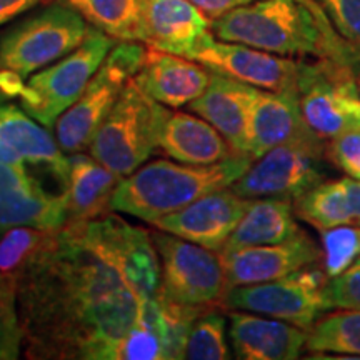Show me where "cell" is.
<instances>
[{"label": "cell", "instance_id": "obj_7", "mask_svg": "<svg viewBox=\"0 0 360 360\" xmlns=\"http://www.w3.org/2000/svg\"><path fill=\"white\" fill-rule=\"evenodd\" d=\"M114 45V37L92 27L87 39L75 51L30 75L13 98L37 122L49 129L56 127L58 117L82 96Z\"/></svg>", "mask_w": 360, "mask_h": 360}, {"label": "cell", "instance_id": "obj_12", "mask_svg": "<svg viewBox=\"0 0 360 360\" xmlns=\"http://www.w3.org/2000/svg\"><path fill=\"white\" fill-rule=\"evenodd\" d=\"M160 260V290L175 302L210 307L222 302L227 281L219 252L172 233L152 232Z\"/></svg>", "mask_w": 360, "mask_h": 360}, {"label": "cell", "instance_id": "obj_32", "mask_svg": "<svg viewBox=\"0 0 360 360\" xmlns=\"http://www.w3.org/2000/svg\"><path fill=\"white\" fill-rule=\"evenodd\" d=\"M24 344L17 282L0 276V360H15L20 357Z\"/></svg>", "mask_w": 360, "mask_h": 360}, {"label": "cell", "instance_id": "obj_9", "mask_svg": "<svg viewBox=\"0 0 360 360\" xmlns=\"http://www.w3.org/2000/svg\"><path fill=\"white\" fill-rule=\"evenodd\" d=\"M64 227L90 254L114 269L139 295L150 299L159 294L160 260L152 232L109 214Z\"/></svg>", "mask_w": 360, "mask_h": 360}, {"label": "cell", "instance_id": "obj_4", "mask_svg": "<svg viewBox=\"0 0 360 360\" xmlns=\"http://www.w3.org/2000/svg\"><path fill=\"white\" fill-rule=\"evenodd\" d=\"M92 27L65 4H53L22 22L0 42V92L13 98L35 72L69 56Z\"/></svg>", "mask_w": 360, "mask_h": 360}, {"label": "cell", "instance_id": "obj_21", "mask_svg": "<svg viewBox=\"0 0 360 360\" xmlns=\"http://www.w3.org/2000/svg\"><path fill=\"white\" fill-rule=\"evenodd\" d=\"M255 92L254 85L212 72L205 92L187 107L217 129L237 155H245L247 124Z\"/></svg>", "mask_w": 360, "mask_h": 360}, {"label": "cell", "instance_id": "obj_29", "mask_svg": "<svg viewBox=\"0 0 360 360\" xmlns=\"http://www.w3.org/2000/svg\"><path fill=\"white\" fill-rule=\"evenodd\" d=\"M57 231L34 227H13L0 238V276L15 281L37 254L51 242Z\"/></svg>", "mask_w": 360, "mask_h": 360}, {"label": "cell", "instance_id": "obj_31", "mask_svg": "<svg viewBox=\"0 0 360 360\" xmlns=\"http://www.w3.org/2000/svg\"><path fill=\"white\" fill-rule=\"evenodd\" d=\"M321 233L323 270L334 278L360 257V225H339Z\"/></svg>", "mask_w": 360, "mask_h": 360}, {"label": "cell", "instance_id": "obj_37", "mask_svg": "<svg viewBox=\"0 0 360 360\" xmlns=\"http://www.w3.org/2000/svg\"><path fill=\"white\" fill-rule=\"evenodd\" d=\"M40 2L44 0H0V25L13 20Z\"/></svg>", "mask_w": 360, "mask_h": 360}, {"label": "cell", "instance_id": "obj_18", "mask_svg": "<svg viewBox=\"0 0 360 360\" xmlns=\"http://www.w3.org/2000/svg\"><path fill=\"white\" fill-rule=\"evenodd\" d=\"M210 75L212 72L192 58L148 47L134 82L162 105L180 109L205 92Z\"/></svg>", "mask_w": 360, "mask_h": 360}, {"label": "cell", "instance_id": "obj_16", "mask_svg": "<svg viewBox=\"0 0 360 360\" xmlns=\"http://www.w3.org/2000/svg\"><path fill=\"white\" fill-rule=\"evenodd\" d=\"M0 162L40 167L67 188L69 155L45 125L13 103H0Z\"/></svg>", "mask_w": 360, "mask_h": 360}, {"label": "cell", "instance_id": "obj_24", "mask_svg": "<svg viewBox=\"0 0 360 360\" xmlns=\"http://www.w3.org/2000/svg\"><path fill=\"white\" fill-rule=\"evenodd\" d=\"M120 177L82 152L69 155V217L67 224L87 222L109 212Z\"/></svg>", "mask_w": 360, "mask_h": 360}, {"label": "cell", "instance_id": "obj_15", "mask_svg": "<svg viewBox=\"0 0 360 360\" xmlns=\"http://www.w3.org/2000/svg\"><path fill=\"white\" fill-rule=\"evenodd\" d=\"M250 204L252 199L238 195L229 187L207 193L177 212L164 215L152 225L157 231L220 252Z\"/></svg>", "mask_w": 360, "mask_h": 360}, {"label": "cell", "instance_id": "obj_1", "mask_svg": "<svg viewBox=\"0 0 360 360\" xmlns=\"http://www.w3.org/2000/svg\"><path fill=\"white\" fill-rule=\"evenodd\" d=\"M150 299L139 295L65 227L17 278L24 339L34 359L115 360Z\"/></svg>", "mask_w": 360, "mask_h": 360}, {"label": "cell", "instance_id": "obj_33", "mask_svg": "<svg viewBox=\"0 0 360 360\" xmlns=\"http://www.w3.org/2000/svg\"><path fill=\"white\" fill-rule=\"evenodd\" d=\"M335 32L360 56V0H315Z\"/></svg>", "mask_w": 360, "mask_h": 360}, {"label": "cell", "instance_id": "obj_6", "mask_svg": "<svg viewBox=\"0 0 360 360\" xmlns=\"http://www.w3.org/2000/svg\"><path fill=\"white\" fill-rule=\"evenodd\" d=\"M328 141L307 130L254 160L231 188L245 199L277 197L294 202L330 177Z\"/></svg>", "mask_w": 360, "mask_h": 360}, {"label": "cell", "instance_id": "obj_25", "mask_svg": "<svg viewBox=\"0 0 360 360\" xmlns=\"http://www.w3.org/2000/svg\"><path fill=\"white\" fill-rule=\"evenodd\" d=\"M294 214V204L289 199H277V197L252 199L244 217L240 219L236 231L220 252L281 244L289 240L302 232Z\"/></svg>", "mask_w": 360, "mask_h": 360}, {"label": "cell", "instance_id": "obj_19", "mask_svg": "<svg viewBox=\"0 0 360 360\" xmlns=\"http://www.w3.org/2000/svg\"><path fill=\"white\" fill-rule=\"evenodd\" d=\"M229 337L240 360H294L307 345V330L267 315L232 310Z\"/></svg>", "mask_w": 360, "mask_h": 360}, {"label": "cell", "instance_id": "obj_26", "mask_svg": "<svg viewBox=\"0 0 360 360\" xmlns=\"http://www.w3.org/2000/svg\"><path fill=\"white\" fill-rule=\"evenodd\" d=\"M79 12L90 27L119 42L147 39V0H60Z\"/></svg>", "mask_w": 360, "mask_h": 360}, {"label": "cell", "instance_id": "obj_2", "mask_svg": "<svg viewBox=\"0 0 360 360\" xmlns=\"http://www.w3.org/2000/svg\"><path fill=\"white\" fill-rule=\"evenodd\" d=\"M210 32L282 57L334 58L359 69L360 56L315 0H255L210 22Z\"/></svg>", "mask_w": 360, "mask_h": 360}, {"label": "cell", "instance_id": "obj_23", "mask_svg": "<svg viewBox=\"0 0 360 360\" xmlns=\"http://www.w3.org/2000/svg\"><path fill=\"white\" fill-rule=\"evenodd\" d=\"M146 45L187 57L210 32V19L188 0H147Z\"/></svg>", "mask_w": 360, "mask_h": 360}, {"label": "cell", "instance_id": "obj_3", "mask_svg": "<svg viewBox=\"0 0 360 360\" xmlns=\"http://www.w3.org/2000/svg\"><path fill=\"white\" fill-rule=\"evenodd\" d=\"M252 164L254 159L249 155H232L210 165L154 160L120 179L110 209L152 224L207 193L229 188Z\"/></svg>", "mask_w": 360, "mask_h": 360}, {"label": "cell", "instance_id": "obj_30", "mask_svg": "<svg viewBox=\"0 0 360 360\" xmlns=\"http://www.w3.org/2000/svg\"><path fill=\"white\" fill-rule=\"evenodd\" d=\"M227 321L220 312L207 309L202 312L188 330L184 359L188 360H227L231 359L227 339Z\"/></svg>", "mask_w": 360, "mask_h": 360}, {"label": "cell", "instance_id": "obj_14", "mask_svg": "<svg viewBox=\"0 0 360 360\" xmlns=\"http://www.w3.org/2000/svg\"><path fill=\"white\" fill-rule=\"evenodd\" d=\"M69 217L67 191H47L25 167L0 162V231H60Z\"/></svg>", "mask_w": 360, "mask_h": 360}, {"label": "cell", "instance_id": "obj_11", "mask_svg": "<svg viewBox=\"0 0 360 360\" xmlns=\"http://www.w3.org/2000/svg\"><path fill=\"white\" fill-rule=\"evenodd\" d=\"M327 287L326 270L315 264L276 281L229 289L222 304L231 310L267 315L309 330L323 314L334 310Z\"/></svg>", "mask_w": 360, "mask_h": 360}, {"label": "cell", "instance_id": "obj_35", "mask_svg": "<svg viewBox=\"0 0 360 360\" xmlns=\"http://www.w3.org/2000/svg\"><path fill=\"white\" fill-rule=\"evenodd\" d=\"M327 289L334 309L360 310V257L340 276L328 278Z\"/></svg>", "mask_w": 360, "mask_h": 360}, {"label": "cell", "instance_id": "obj_5", "mask_svg": "<svg viewBox=\"0 0 360 360\" xmlns=\"http://www.w3.org/2000/svg\"><path fill=\"white\" fill-rule=\"evenodd\" d=\"M167 112V107L142 92L132 79L97 129L89 154L117 177H127L157 150Z\"/></svg>", "mask_w": 360, "mask_h": 360}, {"label": "cell", "instance_id": "obj_22", "mask_svg": "<svg viewBox=\"0 0 360 360\" xmlns=\"http://www.w3.org/2000/svg\"><path fill=\"white\" fill-rule=\"evenodd\" d=\"M157 150L191 165H210L237 155L224 135L199 115L169 110L162 124Z\"/></svg>", "mask_w": 360, "mask_h": 360}, {"label": "cell", "instance_id": "obj_17", "mask_svg": "<svg viewBox=\"0 0 360 360\" xmlns=\"http://www.w3.org/2000/svg\"><path fill=\"white\" fill-rule=\"evenodd\" d=\"M219 255L229 290L233 287L276 281L315 265L322 260V247L302 231L281 244L244 247L232 252H219Z\"/></svg>", "mask_w": 360, "mask_h": 360}, {"label": "cell", "instance_id": "obj_20", "mask_svg": "<svg viewBox=\"0 0 360 360\" xmlns=\"http://www.w3.org/2000/svg\"><path fill=\"white\" fill-rule=\"evenodd\" d=\"M307 130L297 89H257L247 124L245 155L257 160Z\"/></svg>", "mask_w": 360, "mask_h": 360}, {"label": "cell", "instance_id": "obj_13", "mask_svg": "<svg viewBox=\"0 0 360 360\" xmlns=\"http://www.w3.org/2000/svg\"><path fill=\"white\" fill-rule=\"evenodd\" d=\"M187 58L199 62L215 74L227 75L264 90L297 89L300 60L282 57L236 42H225L209 32Z\"/></svg>", "mask_w": 360, "mask_h": 360}, {"label": "cell", "instance_id": "obj_27", "mask_svg": "<svg viewBox=\"0 0 360 360\" xmlns=\"http://www.w3.org/2000/svg\"><path fill=\"white\" fill-rule=\"evenodd\" d=\"M294 212L319 232L339 225H355L344 179L326 180L310 188L294 200Z\"/></svg>", "mask_w": 360, "mask_h": 360}, {"label": "cell", "instance_id": "obj_36", "mask_svg": "<svg viewBox=\"0 0 360 360\" xmlns=\"http://www.w3.org/2000/svg\"><path fill=\"white\" fill-rule=\"evenodd\" d=\"M195 6L199 11L205 13L207 19L210 22L219 19L224 13L233 11V8L247 6V4L255 2V0H188Z\"/></svg>", "mask_w": 360, "mask_h": 360}, {"label": "cell", "instance_id": "obj_8", "mask_svg": "<svg viewBox=\"0 0 360 360\" xmlns=\"http://www.w3.org/2000/svg\"><path fill=\"white\" fill-rule=\"evenodd\" d=\"M146 56L147 49L142 42H119L112 47L82 96L58 117L56 139L65 154L87 150L125 85L141 70Z\"/></svg>", "mask_w": 360, "mask_h": 360}, {"label": "cell", "instance_id": "obj_38", "mask_svg": "<svg viewBox=\"0 0 360 360\" xmlns=\"http://www.w3.org/2000/svg\"><path fill=\"white\" fill-rule=\"evenodd\" d=\"M357 82H359V89H360V65H359V69H357Z\"/></svg>", "mask_w": 360, "mask_h": 360}, {"label": "cell", "instance_id": "obj_10", "mask_svg": "<svg viewBox=\"0 0 360 360\" xmlns=\"http://www.w3.org/2000/svg\"><path fill=\"white\" fill-rule=\"evenodd\" d=\"M297 94L305 125L319 137L335 135L360 125L357 69L334 58H300Z\"/></svg>", "mask_w": 360, "mask_h": 360}, {"label": "cell", "instance_id": "obj_34", "mask_svg": "<svg viewBox=\"0 0 360 360\" xmlns=\"http://www.w3.org/2000/svg\"><path fill=\"white\" fill-rule=\"evenodd\" d=\"M328 157L337 169L360 180V125L330 139Z\"/></svg>", "mask_w": 360, "mask_h": 360}, {"label": "cell", "instance_id": "obj_28", "mask_svg": "<svg viewBox=\"0 0 360 360\" xmlns=\"http://www.w3.org/2000/svg\"><path fill=\"white\" fill-rule=\"evenodd\" d=\"M305 349L334 354L321 359H360V310H328L307 330Z\"/></svg>", "mask_w": 360, "mask_h": 360}]
</instances>
